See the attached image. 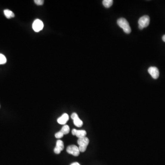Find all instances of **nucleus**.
<instances>
[{"label":"nucleus","instance_id":"1","mask_svg":"<svg viewBox=\"0 0 165 165\" xmlns=\"http://www.w3.org/2000/svg\"><path fill=\"white\" fill-rule=\"evenodd\" d=\"M117 23L118 25L121 28L123 31L126 33H130L131 31L130 26L129 25V22L126 19L124 18H120L117 21Z\"/></svg>","mask_w":165,"mask_h":165},{"label":"nucleus","instance_id":"2","mask_svg":"<svg viewBox=\"0 0 165 165\" xmlns=\"http://www.w3.org/2000/svg\"><path fill=\"white\" fill-rule=\"evenodd\" d=\"M78 143L79 145V148L80 152H84L86 150L87 147L89 143V140L86 137L79 138L78 140Z\"/></svg>","mask_w":165,"mask_h":165},{"label":"nucleus","instance_id":"3","mask_svg":"<svg viewBox=\"0 0 165 165\" xmlns=\"http://www.w3.org/2000/svg\"><path fill=\"white\" fill-rule=\"evenodd\" d=\"M150 19L148 16L145 15L139 19L138 21L139 28L140 30H142L144 28L147 27L149 25Z\"/></svg>","mask_w":165,"mask_h":165},{"label":"nucleus","instance_id":"4","mask_svg":"<svg viewBox=\"0 0 165 165\" xmlns=\"http://www.w3.org/2000/svg\"><path fill=\"white\" fill-rule=\"evenodd\" d=\"M67 151L68 153L72 155L75 156H78L80 154L79 147L75 145H71L68 146L67 147Z\"/></svg>","mask_w":165,"mask_h":165},{"label":"nucleus","instance_id":"5","mask_svg":"<svg viewBox=\"0 0 165 165\" xmlns=\"http://www.w3.org/2000/svg\"><path fill=\"white\" fill-rule=\"evenodd\" d=\"M44 24L42 21L36 19L34 21L32 25L33 29L36 32H38L43 29Z\"/></svg>","mask_w":165,"mask_h":165},{"label":"nucleus","instance_id":"6","mask_svg":"<svg viewBox=\"0 0 165 165\" xmlns=\"http://www.w3.org/2000/svg\"><path fill=\"white\" fill-rule=\"evenodd\" d=\"M71 118L74 121V124L78 127H81L83 125L82 121L79 118L78 114L76 113H73L71 115Z\"/></svg>","mask_w":165,"mask_h":165},{"label":"nucleus","instance_id":"7","mask_svg":"<svg viewBox=\"0 0 165 165\" xmlns=\"http://www.w3.org/2000/svg\"><path fill=\"white\" fill-rule=\"evenodd\" d=\"M148 72L153 79H158L159 76V71L156 67H151L149 68Z\"/></svg>","mask_w":165,"mask_h":165},{"label":"nucleus","instance_id":"8","mask_svg":"<svg viewBox=\"0 0 165 165\" xmlns=\"http://www.w3.org/2000/svg\"><path fill=\"white\" fill-rule=\"evenodd\" d=\"M64 143L61 140H58L56 142V146L54 148V152L56 154H59L62 150L64 149Z\"/></svg>","mask_w":165,"mask_h":165},{"label":"nucleus","instance_id":"9","mask_svg":"<svg viewBox=\"0 0 165 165\" xmlns=\"http://www.w3.org/2000/svg\"><path fill=\"white\" fill-rule=\"evenodd\" d=\"M72 135H75L79 138H82L86 137L87 135L86 132L84 130H78L76 129H73L72 131Z\"/></svg>","mask_w":165,"mask_h":165},{"label":"nucleus","instance_id":"10","mask_svg":"<svg viewBox=\"0 0 165 165\" xmlns=\"http://www.w3.org/2000/svg\"><path fill=\"white\" fill-rule=\"evenodd\" d=\"M69 119V116L67 113H64L61 117L57 119L58 123L62 125H64L68 122Z\"/></svg>","mask_w":165,"mask_h":165},{"label":"nucleus","instance_id":"11","mask_svg":"<svg viewBox=\"0 0 165 165\" xmlns=\"http://www.w3.org/2000/svg\"><path fill=\"white\" fill-rule=\"evenodd\" d=\"M4 13L6 18L7 19H11V18H14L15 16L14 13L12 11L8 9H5L4 11Z\"/></svg>","mask_w":165,"mask_h":165},{"label":"nucleus","instance_id":"12","mask_svg":"<svg viewBox=\"0 0 165 165\" xmlns=\"http://www.w3.org/2000/svg\"><path fill=\"white\" fill-rule=\"evenodd\" d=\"M113 2L112 0H104L102 1V3L105 7L109 8L112 6Z\"/></svg>","mask_w":165,"mask_h":165},{"label":"nucleus","instance_id":"13","mask_svg":"<svg viewBox=\"0 0 165 165\" xmlns=\"http://www.w3.org/2000/svg\"><path fill=\"white\" fill-rule=\"evenodd\" d=\"M60 131H61L64 135H67V134L69 133L70 128H69V127L68 125H65L62 128Z\"/></svg>","mask_w":165,"mask_h":165},{"label":"nucleus","instance_id":"14","mask_svg":"<svg viewBox=\"0 0 165 165\" xmlns=\"http://www.w3.org/2000/svg\"><path fill=\"white\" fill-rule=\"evenodd\" d=\"M7 62V58L3 54H0V65L4 64Z\"/></svg>","mask_w":165,"mask_h":165},{"label":"nucleus","instance_id":"15","mask_svg":"<svg viewBox=\"0 0 165 165\" xmlns=\"http://www.w3.org/2000/svg\"><path fill=\"white\" fill-rule=\"evenodd\" d=\"M63 135L61 131H59V132H57L56 134H55V137L57 138V139H60L61 138L63 137Z\"/></svg>","mask_w":165,"mask_h":165},{"label":"nucleus","instance_id":"16","mask_svg":"<svg viewBox=\"0 0 165 165\" xmlns=\"http://www.w3.org/2000/svg\"><path fill=\"white\" fill-rule=\"evenodd\" d=\"M34 1L36 4L39 5V6L42 5L44 4V1L43 0H35Z\"/></svg>","mask_w":165,"mask_h":165},{"label":"nucleus","instance_id":"17","mask_svg":"<svg viewBox=\"0 0 165 165\" xmlns=\"http://www.w3.org/2000/svg\"><path fill=\"white\" fill-rule=\"evenodd\" d=\"M71 165H80L78 162H74L71 164Z\"/></svg>","mask_w":165,"mask_h":165},{"label":"nucleus","instance_id":"18","mask_svg":"<svg viewBox=\"0 0 165 165\" xmlns=\"http://www.w3.org/2000/svg\"><path fill=\"white\" fill-rule=\"evenodd\" d=\"M162 40H163V41H164L165 42V35H164L162 37Z\"/></svg>","mask_w":165,"mask_h":165}]
</instances>
